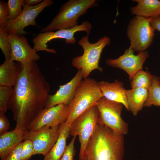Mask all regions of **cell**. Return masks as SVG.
<instances>
[{
  "instance_id": "1",
  "label": "cell",
  "mask_w": 160,
  "mask_h": 160,
  "mask_svg": "<svg viewBox=\"0 0 160 160\" xmlns=\"http://www.w3.org/2000/svg\"><path fill=\"white\" fill-rule=\"evenodd\" d=\"M19 72L13 86L7 109L11 111L16 128L27 130L36 115L46 106L50 86L36 61L18 62Z\"/></svg>"
},
{
  "instance_id": "2",
  "label": "cell",
  "mask_w": 160,
  "mask_h": 160,
  "mask_svg": "<svg viewBox=\"0 0 160 160\" xmlns=\"http://www.w3.org/2000/svg\"><path fill=\"white\" fill-rule=\"evenodd\" d=\"M124 135L98 122L84 154V160H123Z\"/></svg>"
},
{
  "instance_id": "3",
  "label": "cell",
  "mask_w": 160,
  "mask_h": 160,
  "mask_svg": "<svg viewBox=\"0 0 160 160\" xmlns=\"http://www.w3.org/2000/svg\"><path fill=\"white\" fill-rule=\"evenodd\" d=\"M103 97L98 82L95 79L87 78L82 80L67 105L68 113L66 121L71 124L79 116L96 105Z\"/></svg>"
},
{
  "instance_id": "4",
  "label": "cell",
  "mask_w": 160,
  "mask_h": 160,
  "mask_svg": "<svg viewBox=\"0 0 160 160\" xmlns=\"http://www.w3.org/2000/svg\"><path fill=\"white\" fill-rule=\"evenodd\" d=\"M97 6L95 0H69L61 7L51 22L41 29L40 32L71 29L79 25V18L88 10Z\"/></svg>"
},
{
  "instance_id": "5",
  "label": "cell",
  "mask_w": 160,
  "mask_h": 160,
  "mask_svg": "<svg viewBox=\"0 0 160 160\" xmlns=\"http://www.w3.org/2000/svg\"><path fill=\"white\" fill-rule=\"evenodd\" d=\"M89 36L87 35L79 40L78 44L83 49V54L73 58L72 62L74 67L81 70L84 79L87 78L91 72L95 69L100 71H103L99 65L100 55L103 48L111 42L108 37L104 36L97 42L91 43L89 41Z\"/></svg>"
},
{
  "instance_id": "6",
  "label": "cell",
  "mask_w": 160,
  "mask_h": 160,
  "mask_svg": "<svg viewBox=\"0 0 160 160\" xmlns=\"http://www.w3.org/2000/svg\"><path fill=\"white\" fill-rule=\"evenodd\" d=\"M99 116L98 110L94 105L79 116L71 124L69 135L79 136L80 146L79 160H84L85 149L96 127Z\"/></svg>"
},
{
  "instance_id": "7",
  "label": "cell",
  "mask_w": 160,
  "mask_h": 160,
  "mask_svg": "<svg viewBox=\"0 0 160 160\" xmlns=\"http://www.w3.org/2000/svg\"><path fill=\"white\" fill-rule=\"evenodd\" d=\"M96 106L99 113V122L118 134L124 135L128 133V124L121 117L122 104L103 97L97 101Z\"/></svg>"
},
{
  "instance_id": "8",
  "label": "cell",
  "mask_w": 160,
  "mask_h": 160,
  "mask_svg": "<svg viewBox=\"0 0 160 160\" xmlns=\"http://www.w3.org/2000/svg\"><path fill=\"white\" fill-rule=\"evenodd\" d=\"M154 31L149 18L135 16L130 20L127 28L129 47L134 52L146 51L153 42Z\"/></svg>"
},
{
  "instance_id": "9",
  "label": "cell",
  "mask_w": 160,
  "mask_h": 160,
  "mask_svg": "<svg viewBox=\"0 0 160 160\" xmlns=\"http://www.w3.org/2000/svg\"><path fill=\"white\" fill-rule=\"evenodd\" d=\"M92 26L89 21L86 20L81 24L73 28L59 30L56 31L40 32L32 39L33 48L37 51H45L49 53L57 54L56 51L49 49L47 43L51 40L55 39H63L68 44H74L76 39L74 36L75 33L78 31H84L87 35H89Z\"/></svg>"
},
{
  "instance_id": "10",
  "label": "cell",
  "mask_w": 160,
  "mask_h": 160,
  "mask_svg": "<svg viewBox=\"0 0 160 160\" xmlns=\"http://www.w3.org/2000/svg\"><path fill=\"white\" fill-rule=\"evenodd\" d=\"M52 0H44L40 4L33 6L24 5L22 11L16 19L7 22L6 29L8 33H15L23 35L27 33L24 28L30 25L38 26L35 19L45 8L53 4Z\"/></svg>"
},
{
  "instance_id": "11",
  "label": "cell",
  "mask_w": 160,
  "mask_h": 160,
  "mask_svg": "<svg viewBox=\"0 0 160 160\" xmlns=\"http://www.w3.org/2000/svg\"><path fill=\"white\" fill-rule=\"evenodd\" d=\"M68 113L67 105L63 104L44 108L33 119L28 125L27 130L33 131L45 126L53 127L60 125L66 121Z\"/></svg>"
},
{
  "instance_id": "12",
  "label": "cell",
  "mask_w": 160,
  "mask_h": 160,
  "mask_svg": "<svg viewBox=\"0 0 160 160\" xmlns=\"http://www.w3.org/2000/svg\"><path fill=\"white\" fill-rule=\"evenodd\" d=\"M60 125L53 127L45 126L36 130L28 131L25 140L32 142L33 155L42 154L45 156L49 152L58 138Z\"/></svg>"
},
{
  "instance_id": "13",
  "label": "cell",
  "mask_w": 160,
  "mask_h": 160,
  "mask_svg": "<svg viewBox=\"0 0 160 160\" xmlns=\"http://www.w3.org/2000/svg\"><path fill=\"white\" fill-rule=\"evenodd\" d=\"M134 51L130 47L126 49L124 54L116 59H108L106 64L113 68H118L125 71L132 81L134 75L138 71L142 70L143 64L149 56L148 52L145 51L134 54Z\"/></svg>"
},
{
  "instance_id": "14",
  "label": "cell",
  "mask_w": 160,
  "mask_h": 160,
  "mask_svg": "<svg viewBox=\"0 0 160 160\" xmlns=\"http://www.w3.org/2000/svg\"><path fill=\"white\" fill-rule=\"evenodd\" d=\"M8 38L11 46V61L25 64L39 60L40 56L37 51L31 47L24 36L9 33Z\"/></svg>"
},
{
  "instance_id": "15",
  "label": "cell",
  "mask_w": 160,
  "mask_h": 160,
  "mask_svg": "<svg viewBox=\"0 0 160 160\" xmlns=\"http://www.w3.org/2000/svg\"><path fill=\"white\" fill-rule=\"evenodd\" d=\"M83 78L81 70H78L70 81L60 85L58 90L54 94L49 95L45 108H48L61 104L68 105Z\"/></svg>"
},
{
  "instance_id": "16",
  "label": "cell",
  "mask_w": 160,
  "mask_h": 160,
  "mask_svg": "<svg viewBox=\"0 0 160 160\" xmlns=\"http://www.w3.org/2000/svg\"><path fill=\"white\" fill-rule=\"evenodd\" d=\"M28 131L15 128L0 135L1 160H5L12 151L25 140Z\"/></svg>"
},
{
  "instance_id": "17",
  "label": "cell",
  "mask_w": 160,
  "mask_h": 160,
  "mask_svg": "<svg viewBox=\"0 0 160 160\" xmlns=\"http://www.w3.org/2000/svg\"><path fill=\"white\" fill-rule=\"evenodd\" d=\"M98 84L103 97L110 100L121 103L129 111L127 90L124 89L122 83L116 79L111 83L102 81L98 82Z\"/></svg>"
},
{
  "instance_id": "18",
  "label": "cell",
  "mask_w": 160,
  "mask_h": 160,
  "mask_svg": "<svg viewBox=\"0 0 160 160\" xmlns=\"http://www.w3.org/2000/svg\"><path fill=\"white\" fill-rule=\"evenodd\" d=\"M71 124L65 121L61 124L58 138L54 145L44 156V160H60L67 147L66 140L69 135Z\"/></svg>"
},
{
  "instance_id": "19",
  "label": "cell",
  "mask_w": 160,
  "mask_h": 160,
  "mask_svg": "<svg viewBox=\"0 0 160 160\" xmlns=\"http://www.w3.org/2000/svg\"><path fill=\"white\" fill-rule=\"evenodd\" d=\"M137 5L130 9L133 15L147 18L160 15V1L158 0H134Z\"/></svg>"
},
{
  "instance_id": "20",
  "label": "cell",
  "mask_w": 160,
  "mask_h": 160,
  "mask_svg": "<svg viewBox=\"0 0 160 160\" xmlns=\"http://www.w3.org/2000/svg\"><path fill=\"white\" fill-rule=\"evenodd\" d=\"M126 95L129 111L136 116L144 106L148 97V90L136 87L127 90Z\"/></svg>"
},
{
  "instance_id": "21",
  "label": "cell",
  "mask_w": 160,
  "mask_h": 160,
  "mask_svg": "<svg viewBox=\"0 0 160 160\" xmlns=\"http://www.w3.org/2000/svg\"><path fill=\"white\" fill-rule=\"evenodd\" d=\"M18 72L17 63L5 60L0 66V86H13L17 80Z\"/></svg>"
},
{
  "instance_id": "22",
  "label": "cell",
  "mask_w": 160,
  "mask_h": 160,
  "mask_svg": "<svg viewBox=\"0 0 160 160\" xmlns=\"http://www.w3.org/2000/svg\"><path fill=\"white\" fill-rule=\"evenodd\" d=\"M152 105L160 106V86L158 77L153 76L151 85L148 90L147 99L144 106L150 107Z\"/></svg>"
},
{
  "instance_id": "23",
  "label": "cell",
  "mask_w": 160,
  "mask_h": 160,
  "mask_svg": "<svg viewBox=\"0 0 160 160\" xmlns=\"http://www.w3.org/2000/svg\"><path fill=\"white\" fill-rule=\"evenodd\" d=\"M153 76L148 71L143 70L137 72L131 82L132 88H142L148 90L151 84Z\"/></svg>"
},
{
  "instance_id": "24",
  "label": "cell",
  "mask_w": 160,
  "mask_h": 160,
  "mask_svg": "<svg viewBox=\"0 0 160 160\" xmlns=\"http://www.w3.org/2000/svg\"><path fill=\"white\" fill-rule=\"evenodd\" d=\"M8 34L6 29L0 28V47L4 55L5 60L10 61L12 48L8 38Z\"/></svg>"
},
{
  "instance_id": "25",
  "label": "cell",
  "mask_w": 160,
  "mask_h": 160,
  "mask_svg": "<svg viewBox=\"0 0 160 160\" xmlns=\"http://www.w3.org/2000/svg\"><path fill=\"white\" fill-rule=\"evenodd\" d=\"M7 3L9 11V20L16 19L22 11V6L24 5L23 0H8Z\"/></svg>"
},
{
  "instance_id": "26",
  "label": "cell",
  "mask_w": 160,
  "mask_h": 160,
  "mask_svg": "<svg viewBox=\"0 0 160 160\" xmlns=\"http://www.w3.org/2000/svg\"><path fill=\"white\" fill-rule=\"evenodd\" d=\"M12 89V87L0 86V113L6 112Z\"/></svg>"
},
{
  "instance_id": "27",
  "label": "cell",
  "mask_w": 160,
  "mask_h": 160,
  "mask_svg": "<svg viewBox=\"0 0 160 160\" xmlns=\"http://www.w3.org/2000/svg\"><path fill=\"white\" fill-rule=\"evenodd\" d=\"M9 16L7 3L4 1L0 0V28L6 29Z\"/></svg>"
},
{
  "instance_id": "28",
  "label": "cell",
  "mask_w": 160,
  "mask_h": 160,
  "mask_svg": "<svg viewBox=\"0 0 160 160\" xmlns=\"http://www.w3.org/2000/svg\"><path fill=\"white\" fill-rule=\"evenodd\" d=\"M34 148L32 142L26 139L23 142L21 160H29L33 155Z\"/></svg>"
},
{
  "instance_id": "29",
  "label": "cell",
  "mask_w": 160,
  "mask_h": 160,
  "mask_svg": "<svg viewBox=\"0 0 160 160\" xmlns=\"http://www.w3.org/2000/svg\"><path fill=\"white\" fill-rule=\"evenodd\" d=\"M76 136H74L67 145L66 149L60 160H74L76 151L74 143Z\"/></svg>"
},
{
  "instance_id": "30",
  "label": "cell",
  "mask_w": 160,
  "mask_h": 160,
  "mask_svg": "<svg viewBox=\"0 0 160 160\" xmlns=\"http://www.w3.org/2000/svg\"><path fill=\"white\" fill-rule=\"evenodd\" d=\"M23 142H21L10 152L5 160H21Z\"/></svg>"
},
{
  "instance_id": "31",
  "label": "cell",
  "mask_w": 160,
  "mask_h": 160,
  "mask_svg": "<svg viewBox=\"0 0 160 160\" xmlns=\"http://www.w3.org/2000/svg\"><path fill=\"white\" fill-rule=\"evenodd\" d=\"M9 126L8 119L5 113H0V135L7 132Z\"/></svg>"
},
{
  "instance_id": "32",
  "label": "cell",
  "mask_w": 160,
  "mask_h": 160,
  "mask_svg": "<svg viewBox=\"0 0 160 160\" xmlns=\"http://www.w3.org/2000/svg\"><path fill=\"white\" fill-rule=\"evenodd\" d=\"M149 20L151 25L154 29L160 32V15L149 18Z\"/></svg>"
},
{
  "instance_id": "33",
  "label": "cell",
  "mask_w": 160,
  "mask_h": 160,
  "mask_svg": "<svg viewBox=\"0 0 160 160\" xmlns=\"http://www.w3.org/2000/svg\"><path fill=\"white\" fill-rule=\"evenodd\" d=\"M42 0H23L24 5L33 6L41 3Z\"/></svg>"
},
{
  "instance_id": "34",
  "label": "cell",
  "mask_w": 160,
  "mask_h": 160,
  "mask_svg": "<svg viewBox=\"0 0 160 160\" xmlns=\"http://www.w3.org/2000/svg\"><path fill=\"white\" fill-rule=\"evenodd\" d=\"M159 85L160 86V80L159 79Z\"/></svg>"
},
{
  "instance_id": "35",
  "label": "cell",
  "mask_w": 160,
  "mask_h": 160,
  "mask_svg": "<svg viewBox=\"0 0 160 160\" xmlns=\"http://www.w3.org/2000/svg\"><path fill=\"white\" fill-rule=\"evenodd\" d=\"M158 78H159V79L160 80V77H159V78L158 77Z\"/></svg>"
}]
</instances>
